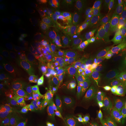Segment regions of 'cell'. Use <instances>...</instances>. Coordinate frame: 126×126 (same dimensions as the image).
Segmentation results:
<instances>
[{
  "label": "cell",
  "mask_w": 126,
  "mask_h": 126,
  "mask_svg": "<svg viewBox=\"0 0 126 126\" xmlns=\"http://www.w3.org/2000/svg\"><path fill=\"white\" fill-rule=\"evenodd\" d=\"M84 42L97 50L99 53L105 51H110L105 38L97 32H93L89 35H86L84 38Z\"/></svg>",
  "instance_id": "cell-1"
},
{
  "label": "cell",
  "mask_w": 126,
  "mask_h": 126,
  "mask_svg": "<svg viewBox=\"0 0 126 126\" xmlns=\"http://www.w3.org/2000/svg\"><path fill=\"white\" fill-rule=\"evenodd\" d=\"M113 69L112 63L108 59H102L97 62L94 68L95 73L98 76L106 81L112 76Z\"/></svg>",
  "instance_id": "cell-2"
},
{
  "label": "cell",
  "mask_w": 126,
  "mask_h": 126,
  "mask_svg": "<svg viewBox=\"0 0 126 126\" xmlns=\"http://www.w3.org/2000/svg\"><path fill=\"white\" fill-rule=\"evenodd\" d=\"M57 122L62 126H76L69 113V111L62 106H57L53 110Z\"/></svg>",
  "instance_id": "cell-3"
},
{
  "label": "cell",
  "mask_w": 126,
  "mask_h": 126,
  "mask_svg": "<svg viewBox=\"0 0 126 126\" xmlns=\"http://www.w3.org/2000/svg\"><path fill=\"white\" fill-rule=\"evenodd\" d=\"M79 52L81 58L89 65L94 62L99 53L94 48L85 43H82L80 45Z\"/></svg>",
  "instance_id": "cell-4"
},
{
  "label": "cell",
  "mask_w": 126,
  "mask_h": 126,
  "mask_svg": "<svg viewBox=\"0 0 126 126\" xmlns=\"http://www.w3.org/2000/svg\"><path fill=\"white\" fill-rule=\"evenodd\" d=\"M87 72L82 66L79 64H73L69 69L67 73L68 79L70 82H77L86 76Z\"/></svg>",
  "instance_id": "cell-5"
},
{
  "label": "cell",
  "mask_w": 126,
  "mask_h": 126,
  "mask_svg": "<svg viewBox=\"0 0 126 126\" xmlns=\"http://www.w3.org/2000/svg\"><path fill=\"white\" fill-rule=\"evenodd\" d=\"M59 41L63 47L69 50L74 49L77 45V41L75 38L69 34H65L60 36Z\"/></svg>",
  "instance_id": "cell-6"
},
{
  "label": "cell",
  "mask_w": 126,
  "mask_h": 126,
  "mask_svg": "<svg viewBox=\"0 0 126 126\" xmlns=\"http://www.w3.org/2000/svg\"><path fill=\"white\" fill-rule=\"evenodd\" d=\"M62 93L59 96V101L62 106L69 111L77 110L76 106L73 103L70 97L62 89Z\"/></svg>",
  "instance_id": "cell-7"
},
{
  "label": "cell",
  "mask_w": 126,
  "mask_h": 126,
  "mask_svg": "<svg viewBox=\"0 0 126 126\" xmlns=\"http://www.w3.org/2000/svg\"><path fill=\"white\" fill-rule=\"evenodd\" d=\"M30 24L32 27L35 29L43 30L47 26L48 22L47 20L44 17L36 16L31 19Z\"/></svg>",
  "instance_id": "cell-8"
},
{
  "label": "cell",
  "mask_w": 126,
  "mask_h": 126,
  "mask_svg": "<svg viewBox=\"0 0 126 126\" xmlns=\"http://www.w3.org/2000/svg\"><path fill=\"white\" fill-rule=\"evenodd\" d=\"M39 115L42 120L49 122H57L49 106H45L42 108L39 111Z\"/></svg>",
  "instance_id": "cell-9"
},
{
  "label": "cell",
  "mask_w": 126,
  "mask_h": 126,
  "mask_svg": "<svg viewBox=\"0 0 126 126\" xmlns=\"http://www.w3.org/2000/svg\"><path fill=\"white\" fill-rule=\"evenodd\" d=\"M91 17L94 20V23L93 26L96 32L101 35H103L104 31L108 26L106 24L105 20L103 18L98 16H91Z\"/></svg>",
  "instance_id": "cell-10"
},
{
  "label": "cell",
  "mask_w": 126,
  "mask_h": 126,
  "mask_svg": "<svg viewBox=\"0 0 126 126\" xmlns=\"http://www.w3.org/2000/svg\"><path fill=\"white\" fill-rule=\"evenodd\" d=\"M75 22L77 26L83 35H88L93 32L92 28L84 19L79 17L75 20Z\"/></svg>",
  "instance_id": "cell-11"
},
{
  "label": "cell",
  "mask_w": 126,
  "mask_h": 126,
  "mask_svg": "<svg viewBox=\"0 0 126 126\" xmlns=\"http://www.w3.org/2000/svg\"><path fill=\"white\" fill-rule=\"evenodd\" d=\"M115 32H113V30L109 27V26H108L106 28L104 31L103 36L108 45L113 47V49H114L117 51L119 48L115 45L114 42V38H115Z\"/></svg>",
  "instance_id": "cell-12"
},
{
  "label": "cell",
  "mask_w": 126,
  "mask_h": 126,
  "mask_svg": "<svg viewBox=\"0 0 126 126\" xmlns=\"http://www.w3.org/2000/svg\"><path fill=\"white\" fill-rule=\"evenodd\" d=\"M22 37L35 45H39L41 43V38L39 35L35 32L32 31L24 32L22 34Z\"/></svg>",
  "instance_id": "cell-13"
},
{
  "label": "cell",
  "mask_w": 126,
  "mask_h": 126,
  "mask_svg": "<svg viewBox=\"0 0 126 126\" xmlns=\"http://www.w3.org/2000/svg\"><path fill=\"white\" fill-rule=\"evenodd\" d=\"M109 113H126V101L121 99H117L116 102L112 108H108Z\"/></svg>",
  "instance_id": "cell-14"
},
{
  "label": "cell",
  "mask_w": 126,
  "mask_h": 126,
  "mask_svg": "<svg viewBox=\"0 0 126 126\" xmlns=\"http://www.w3.org/2000/svg\"><path fill=\"white\" fill-rule=\"evenodd\" d=\"M11 93L14 96L19 99H26V92L24 87L22 86H14L11 88Z\"/></svg>",
  "instance_id": "cell-15"
},
{
  "label": "cell",
  "mask_w": 126,
  "mask_h": 126,
  "mask_svg": "<svg viewBox=\"0 0 126 126\" xmlns=\"http://www.w3.org/2000/svg\"><path fill=\"white\" fill-rule=\"evenodd\" d=\"M101 95L103 99L104 103L106 107L108 108V107L110 106V103L113 97V92L109 88L104 86H102L100 90Z\"/></svg>",
  "instance_id": "cell-16"
},
{
  "label": "cell",
  "mask_w": 126,
  "mask_h": 126,
  "mask_svg": "<svg viewBox=\"0 0 126 126\" xmlns=\"http://www.w3.org/2000/svg\"><path fill=\"white\" fill-rule=\"evenodd\" d=\"M4 108L7 112L14 115L17 114L19 110L17 103L12 100H7L5 102Z\"/></svg>",
  "instance_id": "cell-17"
},
{
  "label": "cell",
  "mask_w": 126,
  "mask_h": 126,
  "mask_svg": "<svg viewBox=\"0 0 126 126\" xmlns=\"http://www.w3.org/2000/svg\"><path fill=\"white\" fill-rule=\"evenodd\" d=\"M105 84L109 88H111L115 93L119 94H124L125 92L121 86L117 81L113 79L111 77L109 79L106 81Z\"/></svg>",
  "instance_id": "cell-18"
},
{
  "label": "cell",
  "mask_w": 126,
  "mask_h": 126,
  "mask_svg": "<svg viewBox=\"0 0 126 126\" xmlns=\"http://www.w3.org/2000/svg\"><path fill=\"white\" fill-rule=\"evenodd\" d=\"M19 111L23 116L27 118H31L33 115V110L28 104L20 102L19 105Z\"/></svg>",
  "instance_id": "cell-19"
},
{
  "label": "cell",
  "mask_w": 126,
  "mask_h": 126,
  "mask_svg": "<svg viewBox=\"0 0 126 126\" xmlns=\"http://www.w3.org/2000/svg\"><path fill=\"white\" fill-rule=\"evenodd\" d=\"M27 96L29 101L32 103H42L46 106L48 105L44 100L42 95L40 93L31 91L28 93Z\"/></svg>",
  "instance_id": "cell-20"
},
{
  "label": "cell",
  "mask_w": 126,
  "mask_h": 126,
  "mask_svg": "<svg viewBox=\"0 0 126 126\" xmlns=\"http://www.w3.org/2000/svg\"><path fill=\"white\" fill-rule=\"evenodd\" d=\"M53 22L56 25L62 28L68 27L71 24L69 20L60 15L55 16L53 17Z\"/></svg>",
  "instance_id": "cell-21"
},
{
  "label": "cell",
  "mask_w": 126,
  "mask_h": 126,
  "mask_svg": "<svg viewBox=\"0 0 126 126\" xmlns=\"http://www.w3.org/2000/svg\"><path fill=\"white\" fill-rule=\"evenodd\" d=\"M80 85L83 90L89 94L92 93L95 88H98L97 85L95 84L94 82L88 79H86L81 82Z\"/></svg>",
  "instance_id": "cell-22"
},
{
  "label": "cell",
  "mask_w": 126,
  "mask_h": 126,
  "mask_svg": "<svg viewBox=\"0 0 126 126\" xmlns=\"http://www.w3.org/2000/svg\"><path fill=\"white\" fill-rule=\"evenodd\" d=\"M107 113H108V108H98L95 115L94 121L97 124H99V123L103 122L104 118Z\"/></svg>",
  "instance_id": "cell-23"
},
{
  "label": "cell",
  "mask_w": 126,
  "mask_h": 126,
  "mask_svg": "<svg viewBox=\"0 0 126 126\" xmlns=\"http://www.w3.org/2000/svg\"><path fill=\"white\" fill-rule=\"evenodd\" d=\"M3 73L6 76L11 79H16L18 76L17 70L8 65H5L4 67Z\"/></svg>",
  "instance_id": "cell-24"
},
{
  "label": "cell",
  "mask_w": 126,
  "mask_h": 126,
  "mask_svg": "<svg viewBox=\"0 0 126 126\" xmlns=\"http://www.w3.org/2000/svg\"><path fill=\"white\" fill-rule=\"evenodd\" d=\"M37 62L41 67L43 68L50 67L51 63L50 59L45 56L40 55L37 58Z\"/></svg>",
  "instance_id": "cell-25"
},
{
  "label": "cell",
  "mask_w": 126,
  "mask_h": 126,
  "mask_svg": "<svg viewBox=\"0 0 126 126\" xmlns=\"http://www.w3.org/2000/svg\"><path fill=\"white\" fill-rule=\"evenodd\" d=\"M12 13L10 9L7 8H2L0 9V18L4 21L9 20L11 18Z\"/></svg>",
  "instance_id": "cell-26"
},
{
  "label": "cell",
  "mask_w": 126,
  "mask_h": 126,
  "mask_svg": "<svg viewBox=\"0 0 126 126\" xmlns=\"http://www.w3.org/2000/svg\"><path fill=\"white\" fill-rule=\"evenodd\" d=\"M43 84V86L49 90L50 94L54 98L55 97V94L56 92L55 83L51 82L50 80V79L48 78L47 80Z\"/></svg>",
  "instance_id": "cell-27"
},
{
  "label": "cell",
  "mask_w": 126,
  "mask_h": 126,
  "mask_svg": "<svg viewBox=\"0 0 126 126\" xmlns=\"http://www.w3.org/2000/svg\"><path fill=\"white\" fill-rule=\"evenodd\" d=\"M4 41L6 44L10 47H17L19 44L18 39L13 36H8L5 37Z\"/></svg>",
  "instance_id": "cell-28"
},
{
  "label": "cell",
  "mask_w": 126,
  "mask_h": 126,
  "mask_svg": "<svg viewBox=\"0 0 126 126\" xmlns=\"http://www.w3.org/2000/svg\"><path fill=\"white\" fill-rule=\"evenodd\" d=\"M73 2L79 7H91L95 3L94 0H75Z\"/></svg>",
  "instance_id": "cell-29"
},
{
  "label": "cell",
  "mask_w": 126,
  "mask_h": 126,
  "mask_svg": "<svg viewBox=\"0 0 126 126\" xmlns=\"http://www.w3.org/2000/svg\"><path fill=\"white\" fill-rule=\"evenodd\" d=\"M60 10L63 14L68 16H71L73 15L76 12L75 9L66 5H62L60 7Z\"/></svg>",
  "instance_id": "cell-30"
},
{
  "label": "cell",
  "mask_w": 126,
  "mask_h": 126,
  "mask_svg": "<svg viewBox=\"0 0 126 126\" xmlns=\"http://www.w3.org/2000/svg\"><path fill=\"white\" fill-rule=\"evenodd\" d=\"M36 126H62L58 122L46 121L41 119L36 122Z\"/></svg>",
  "instance_id": "cell-31"
},
{
  "label": "cell",
  "mask_w": 126,
  "mask_h": 126,
  "mask_svg": "<svg viewBox=\"0 0 126 126\" xmlns=\"http://www.w3.org/2000/svg\"><path fill=\"white\" fill-rule=\"evenodd\" d=\"M15 66L18 71H24L26 69L27 64L23 59H18L15 63Z\"/></svg>",
  "instance_id": "cell-32"
},
{
  "label": "cell",
  "mask_w": 126,
  "mask_h": 126,
  "mask_svg": "<svg viewBox=\"0 0 126 126\" xmlns=\"http://www.w3.org/2000/svg\"><path fill=\"white\" fill-rule=\"evenodd\" d=\"M70 84L72 86V91L75 95L81 94L84 91L81 85L77 82H70Z\"/></svg>",
  "instance_id": "cell-33"
},
{
  "label": "cell",
  "mask_w": 126,
  "mask_h": 126,
  "mask_svg": "<svg viewBox=\"0 0 126 126\" xmlns=\"http://www.w3.org/2000/svg\"><path fill=\"white\" fill-rule=\"evenodd\" d=\"M111 77L113 80L117 81L120 85H121V73L119 68L117 66H115L113 69V72Z\"/></svg>",
  "instance_id": "cell-34"
},
{
  "label": "cell",
  "mask_w": 126,
  "mask_h": 126,
  "mask_svg": "<svg viewBox=\"0 0 126 126\" xmlns=\"http://www.w3.org/2000/svg\"><path fill=\"white\" fill-rule=\"evenodd\" d=\"M110 27L113 31L115 32H117L122 30V26L121 24L117 21H113L110 23L109 24Z\"/></svg>",
  "instance_id": "cell-35"
},
{
  "label": "cell",
  "mask_w": 126,
  "mask_h": 126,
  "mask_svg": "<svg viewBox=\"0 0 126 126\" xmlns=\"http://www.w3.org/2000/svg\"><path fill=\"white\" fill-rule=\"evenodd\" d=\"M115 38H118L120 40L126 41V32L123 30L115 32Z\"/></svg>",
  "instance_id": "cell-36"
},
{
  "label": "cell",
  "mask_w": 126,
  "mask_h": 126,
  "mask_svg": "<svg viewBox=\"0 0 126 126\" xmlns=\"http://www.w3.org/2000/svg\"><path fill=\"white\" fill-rule=\"evenodd\" d=\"M20 43L23 47L27 49L32 48L33 45V44L32 43L24 39L23 37H22L20 39Z\"/></svg>",
  "instance_id": "cell-37"
},
{
  "label": "cell",
  "mask_w": 126,
  "mask_h": 126,
  "mask_svg": "<svg viewBox=\"0 0 126 126\" xmlns=\"http://www.w3.org/2000/svg\"><path fill=\"white\" fill-rule=\"evenodd\" d=\"M42 73L45 74L46 76H49L55 72V69L52 67L43 68L42 69Z\"/></svg>",
  "instance_id": "cell-38"
},
{
  "label": "cell",
  "mask_w": 126,
  "mask_h": 126,
  "mask_svg": "<svg viewBox=\"0 0 126 126\" xmlns=\"http://www.w3.org/2000/svg\"><path fill=\"white\" fill-rule=\"evenodd\" d=\"M65 93L67 94L70 97H73L75 96L76 95L74 94L73 91H72V86L70 84L66 85L65 87Z\"/></svg>",
  "instance_id": "cell-39"
},
{
  "label": "cell",
  "mask_w": 126,
  "mask_h": 126,
  "mask_svg": "<svg viewBox=\"0 0 126 126\" xmlns=\"http://www.w3.org/2000/svg\"><path fill=\"white\" fill-rule=\"evenodd\" d=\"M98 108L95 105H94L92 108L88 109L89 110V112L90 116H91V117H92L93 121L94 119L95 115L98 110Z\"/></svg>",
  "instance_id": "cell-40"
},
{
  "label": "cell",
  "mask_w": 126,
  "mask_h": 126,
  "mask_svg": "<svg viewBox=\"0 0 126 126\" xmlns=\"http://www.w3.org/2000/svg\"><path fill=\"white\" fill-rule=\"evenodd\" d=\"M99 9L102 11V12L103 13L105 14H106L108 16H114V15H115V14L116 13L115 11L111 10L108 9L107 8H99Z\"/></svg>",
  "instance_id": "cell-41"
},
{
  "label": "cell",
  "mask_w": 126,
  "mask_h": 126,
  "mask_svg": "<svg viewBox=\"0 0 126 126\" xmlns=\"http://www.w3.org/2000/svg\"><path fill=\"white\" fill-rule=\"evenodd\" d=\"M37 79L38 81H39V82L42 83H44L47 80V79H48V78L46 77V75H45V74H44L41 72V73L38 74Z\"/></svg>",
  "instance_id": "cell-42"
},
{
  "label": "cell",
  "mask_w": 126,
  "mask_h": 126,
  "mask_svg": "<svg viewBox=\"0 0 126 126\" xmlns=\"http://www.w3.org/2000/svg\"><path fill=\"white\" fill-rule=\"evenodd\" d=\"M23 14L24 17L28 19L30 18L32 16V11L28 8H24V9H23Z\"/></svg>",
  "instance_id": "cell-43"
},
{
  "label": "cell",
  "mask_w": 126,
  "mask_h": 126,
  "mask_svg": "<svg viewBox=\"0 0 126 126\" xmlns=\"http://www.w3.org/2000/svg\"><path fill=\"white\" fill-rule=\"evenodd\" d=\"M72 100L73 103L76 106L78 107V108H84L83 105L78 100L76 97V96H74V97H72Z\"/></svg>",
  "instance_id": "cell-44"
},
{
  "label": "cell",
  "mask_w": 126,
  "mask_h": 126,
  "mask_svg": "<svg viewBox=\"0 0 126 126\" xmlns=\"http://www.w3.org/2000/svg\"><path fill=\"white\" fill-rule=\"evenodd\" d=\"M7 114L6 112L3 110H0V122H4L7 119Z\"/></svg>",
  "instance_id": "cell-45"
},
{
  "label": "cell",
  "mask_w": 126,
  "mask_h": 126,
  "mask_svg": "<svg viewBox=\"0 0 126 126\" xmlns=\"http://www.w3.org/2000/svg\"><path fill=\"white\" fill-rule=\"evenodd\" d=\"M94 100L92 99V98L90 97L89 100H88V101L86 103V105H85V108H86L87 109L92 108L94 105Z\"/></svg>",
  "instance_id": "cell-46"
},
{
  "label": "cell",
  "mask_w": 126,
  "mask_h": 126,
  "mask_svg": "<svg viewBox=\"0 0 126 126\" xmlns=\"http://www.w3.org/2000/svg\"><path fill=\"white\" fill-rule=\"evenodd\" d=\"M103 122L105 124H107V125H108V124L109 125L111 123H112V122L110 120V117H109V116L108 115V114H107L104 118Z\"/></svg>",
  "instance_id": "cell-47"
},
{
  "label": "cell",
  "mask_w": 126,
  "mask_h": 126,
  "mask_svg": "<svg viewBox=\"0 0 126 126\" xmlns=\"http://www.w3.org/2000/svg\"><path fill=\"white\" fill-rule=\"evenodd\" d=\"M90 94H96L100 95V92H99V90L98 89V88H95L94 90L92 93H91Z\"/></svg>",
  "instance_id": "cell-48"
},
{
  "label": "cell",
  "mask_w": 126,
  "mask_h": 126,
  "mask_svg": "<svg viewBox=\"0 0 126 126\" xmlns=\"http://www.w3.org/2000/svg\"><path fill=\"white\" fill-rule=\"evenodd\" d=\"M123 77L124 78V81L125 85L126 88V70L124 71L123 72Z\"/></svg>",
  "instance_id": "cell-49"
},
{
  "label": "cell",
  "mask_w": 126,
  "mask_h": 126,
  "mask_svg": "<svg viewBox=\"0 0 126 126\" xmlns=\"http://www.w3.org/2000/svg\"><path fill=\"white\" fill-rule=\"evenodd\" d=\"M117 126H126V122H121L117 123Z\"/></svg>",
  "instance_id": "cell-50"
},
{
  "label": "cell",
  "mask_w": 126,
  "mask_h": 126,
  "mask_svg": "<svg viewBox=\"0 0 126 126\" xmlns=\"http://www.w3.org/2000/svg\"><path fill=\"white\" fill-rule=\"evenodd\" d=\"M120 53V54H122V55H123L125 58V59H126V53H125V52H122L121 50H120L119 51Z\"/></svg>",
  "instance_id": "cell-51"
},
{
  "label": "cell",
  "mask_w": 126,
  "mask_h": 126,
  "mask_svg": "<svg viewBox=\"0 0 126 126\" xmlns=\"http://www.w3.org/2000/svg\"><path fill=\"white\" fill-rule=\"evenodd\" d=\"M122 30H123V31L126 32V24H124V25L122 26Z\"/></svg>",
  "instance_id": "cell-52"
},
{
  "label": "cell",
  "mask_w": 126,
  "mask_h": 126,
  "mask_svg": "<svg viewBox=\"0 0 126 126\" xmlns=\"http://www.w3.org/2000/svg\"><path fill=\"white\" fill-rule=\"evenodd\" d=\"M107 126H117V124L116 123H112L109 125H108Z\"/></svg>",
  "instance_id": "cell-53"
},
{
  "label": "cell",
  "mask_w": 126,
  "mask_h": 126,
  "mask_svg": "<svg viewBox=\"0 0 126 126\" xmlns=\"http://www.w3.org/2000/svg\"><path fill=\"white\" fill-rule=\"evenodd\" d=\"M124 9L126 11V1L125 4L124 5Z\"/></svg>",
  "instance_id": "cell-54"
},
{
  "label": "cell",
  "mask_w": 126,
  "mask_h": 126,
  "mask_svg": "<svg viewBox=\"0 0 126 126\" xmlns=\"http://www.w3.org/2000/svg\"><path fill=\"white\" fill-rule=\"evenodd\" d=\"M5 0H0V4H1V3H4L5 2Z\"/></svg>",
  "instance_id": "cell-55"
},
{
  "label": "cell",
  "mask_w": 126,
  "mask_h": 126,
  "mask_svg": "<svg viewBox=\"0 0 126 126\" xmlns=\"http://www.w3.org/2000/svg\"><path fill=\"white\" fill-rule=\"evenodd\" d=\"M78 126H84V125H81V124H78Z\"/></svg>",
  "instance_id": "cell-56"
},
{
  "label": "cell",
  "mask_w": 126,
  "mask_h": 126,
  "mask_svg": "<svg viewBox=\"0 0 126 126\" xmlns=\"http://www.w3.org/2000/svg\"><path fill=\"white\" fill-rule=\"evenodd\" d=\"M105 126V125H99V124H98V125H97V126Z\"/></svg>",
  "instance_id": "cell-57"
},
{
  "label": "cell",
  "mask_w": 126,
  "mask_h": 126,
  "mask_svg": "<svg viewBox=\"0 0 126 126\" xmlns=\"http://www.w3.org/2000/svg\"></svg>",
  "instance_id": "cell-58"
}]
</instances>
